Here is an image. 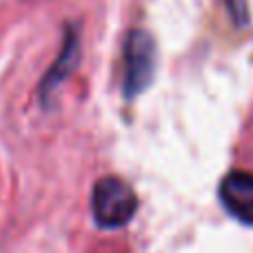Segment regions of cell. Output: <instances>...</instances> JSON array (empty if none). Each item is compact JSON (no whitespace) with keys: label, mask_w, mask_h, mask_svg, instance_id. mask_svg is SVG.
Returning a JSON list of instances; mask_svg holds the SVG:
<instances>
[{"label":"cell","mask_w":253,"mask_h":253,"mask_svg":"<svg viewBox=\"0 0 253 253\" xmlns=\"http://www.w3.org/2000/svg\"><path fill=\"white\" fill-rule=\"evenodd\" d=\"M138 209V198L125 180L109 175L96 182L91 196V211L98 227L118 229L133 218Z\"/></svg>","instance_id":"cell-1"},{"label":"cell","mask_w":253,"mask_h":253,"mask_svg":"<svg viewBox=\"0 0 253 253\" xmlns=\"http://www.w3.org/2000/svg\"><path fill=\"white\" fill-rule=\"evenodd\" d=\"M156 47L147 31H131L125 44V93L135 96L153 78Z\"/></svg>","instance_id":"cell-2"},{"label":"cell","mask_w":253,"mask_h":253,"mask_svg":"<svg viewBox=\"0 0 253 253\" xmlns=\"http://www.w3.org/2000/svg\"><path fill=\"white\" fill-rule=\"evenodd\" d=\"M220 202L238 222L253 227V173L231 171L220 182Z\"/></svg>","instance_id":"cell-3"}]
</instances>
